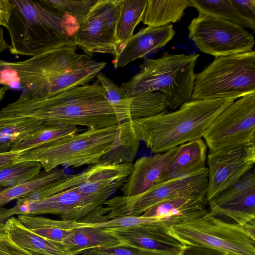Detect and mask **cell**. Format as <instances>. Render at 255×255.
<instances>
[{"instance_id": "cell-4", "label": "cell", "mask_w": 255, "mask_h": 255, "mask_svg": "<svg viewBox=\"0 0 255 255\" xmlns=\"http://www.w3.org/2000/svg\"><path fill=\"white\" fill-rule=\"evenodd\" d=\"M199 54H172L165 52L156 59H148L138 73L120 87L128 97L158 92L171 110L190 100L195 79L194 68Z\"/></svg>"}, {"instance_id": "cell-21", "label": "cell", "mask_w": 255, "mask_h": 255, "mask_svg": "<svg viewBox=\"0 0 255 255\" xmlns=\"http://www.w3.org/2000/svg\"><path fill=\"white\" fill-rule=\"evenodd\" d=\"M62 243L69 255H78L92 248L123 247L124 241L114 232L88 223L74 229Z\"/></svg>"}, {"instance_id": "cell-45", "label": "cell", "mask_w": 255, "mask_h": 255, "mask_svg": "<svg viewBox=\"0 0 255 255\" xmlns=\"http://www.w3.org/2000/svg\"><path fill=\"white\" fill-rule=\"evenodd\" d=\"M9 89V87L5 86L0 88V101L4 98L6 92Z\"/></svg>"}, {"instance_id": "cell-39", "label": "cell", "mask_w": 255, "mask_h": 255, "mask_svg": "<svg viewBox=\"0 0 255 255\" xmlns=\"http://www.w3.org/2000/svg\"><path fill=\"white\" fill-rule=\"evenodd\" d=\"M80 254L82 255H138L135 249L124 247L92 248L84 250Z\"/></svg>"}, {"instance_id": "cell-14", "label": "cell", "mask_w": 255, "mask_h": 255, "mask_svg": "<svg viewBox=\"0 0 255 255\" xmlns=\"http://www.w3.org/2000/svg\"><path fill=\"white\" fill-rule=\"evenodd\" d=\"M109 198L85 195L72 188L40 200H32L31 215L54 214L62 220L80 221L97 207L104 205Z\"/></svg>"}, {"instance_id": "cell-8", "label": "cell", "mask_w": 255, "mask_h": 255, "mask_svg": "<svg viewBox=\"0 0 255 255\" xmlns=\"http://www.w3.org/2000/svg\"><path fill=\"white\" fill-rule=\"evenodd\" d=\"M208 169L205 167L186 175L154 184L146 192L131 197L119 196L107 200L109 220L138 216L155 205L172 199L189 197L207 199Z\"/></svg>"}, {"instance_id": "cell-40", "label": "cell", "mask_w": 255, "mask_h": 255, "mask_svg": "<svg viewBox=\"0 0 255 255\" xmlns=\"http://www.w3.org/2000/svg\"><path fill=\"white\" fill-rule=\"evenodd\" d=\"M245 16L255 20V0H231Z\"/></svg>"}, {"instance_id": "cell-17", "label": "cell", "mask_w": 255, "mask_h": 255, "mask_svg": "<svg viewBox=\"0 0 255 255\" xmlns=\"http://www.w3.org/2000/svg\"><path fill=\"white\" fill-rule=\"evenodd\" d=\"M178 149L179 146L153 156H142L137 159L133 164L131 173L121 187L122 196H134L149 190Z\"/></svg>"}, {"instance_id": "cell-43", "label": "cell", "mask_w": 255, "mask_h": 255, "mask_svg": "<svg viewBox=\"0 0 255 255\" xmlns=\"http://www.w3.org/2000/svg\"><path fill=\"white\" fill-rule=\"evenodd\" d=\"M19 152L9 151L0 153V170L16 163Z\"/></svg>"}, {"instance_id": "cell-3", "label": "cell", "mask_w": 255, "mask_h": 255, "mask_svg": "<svg viewBox=\"0 0 255 255\" xmlns=\"http://www.w3.org/2000/svg\"><path fill=\"white\" fill-rule=\"evenodd\" d=\"M234 99L190 100L174 112L131 120L140 140L153 153H161L202 138L214 119Z\"/></svg>"}, {"instance_id": "cell-42", "label": "cell", "mask_w": 255, "mask_h": 255, "mask_svg": "<svg viewBox=\"0 0 255 255\" xmlns=\"http://www.w3.org/2000/svg\"><path fill=\"white\" fill-rule=\"evenodd\" d=\"M12 6L11 0H0V26L7 29Z\"/></svg>"}, {"instance_id": "cell-5", "label": "cell", "mask_w": 255, "mask_h": 255, "mask_svg": "<svg viewBox=\"0 0 255 255\" xmlns=\"http://www.w3.org/2000/svg\"><path fill=\"white\" fill-rule=\"evenodd\" d=\"M118 125L87 130L20 153L16 163L39 162L44 171L62 165L78 167L98 163L112 148L116 138Z\"/></svg>"}, {"instance_id": "cell-16", "label": "cell", "mask_w": 255, "mask_h": 255, "mask_svg": "<svg viewBox=\"0 0 255 255\" xmlns=\"http://www.w3.org/2000/svg\"><path fill=\"white\" fill-rule=\"evenodd\" d=\"M173 25L149 26L141 29L117 48L112 61L115 68L124 67L138 58L164 46L174 37Z\"/></svg>"}, {"instance_id": "cell-32", "label": "cell", "mask_w": 255, "mask_h": 255, "mask_svg": "<svg viewBox=\"0 0 255 255\" xmlns=\"http://www.w3.org/2000/svg\"><path fill=\"white\" fill-rule=\"evenodd\" d=\"M96 78L105 90L107 99L116 112L118 125L130 121V110L134 103V97H127L120 87L102 73H99Z\"/></svg>"}, {"instance_id": "cell-26", "label": "cell", "mask_w": 255, "mask_h": 255, "mask_svg": "<svg viewBox=\"0 0 255 255\" xmlns=\"http://www.w3.org/2000/svg\"><path fill=\"white\" fill-rule=\"evenodd\" d=\"M191 0H147L142 22L149 26L161 27L179 21Z\"/></svg>"}, {"instance_id": "cell-20", "label": "cell", "mask_w": 255, "mask_h": 255, "mask_svg": "<svg viewBox=\"0 0 255 255\" xmlns=\"http://www.w3.org/2000/svg\"><path fill=\"white\" fill-rule=\"evenodd\" d=\"M207 203L204 199L177 198L161 202L142 215L162 218L170 226L206 215Z\"/></svg>"}, {"instance_id": "cell-31", "label": "cell", "mask_w": 255, "mask_h": 255, "mask_svg": "<svg viewBox=\"0 0 255 255\" xmlns=\"http://www.w3.org/2000/svg\"><path fill=\"white\" fill-rule=\"evenodd\" d=\"M66 176L63 169L43 171L26 182L4 188L0 191V207L13 200L27 197L46 185Z\"/></svg>"}, {"instance_id": "cell-13", "label": "cell", "mask_w": 255, "mask_h": 255, "mask_svg": "<svg viewBox=\"0 0 255 255\" xmlns=\"http://www.w3.org/2000/svg\"><path fill=\"white\" fill-rule=\"evenodd\" d=\"M207 158L208 202L254 168L255 144L210 151Z\"/></svg>"}, {"instance_id": "cell-41", "label": "cell", "mask_w": 255, "mask_h": 255, "mask_svg": "<svg viewBox=\"0 0 255 255\" xmlns=\"http://www.w3.org/2000/svg\"><path fill=\"white\" fill-rule=\"evenodd\" d=\"M182 255H231L224 252L205 248L185 246Z\"/></svg>"}, {"instance_id": "cell-37", "label": "cell", "mask_w": 255, "mask_h": 255, "mask_svg": "<svg viewBox=\"0 0 255 255\" xmlns=\"http://www.w3.org/2000/svg\"><path fill=\"white\" fill-rule=\"evenodd\" d=\"M0 255H32L12 240L5 222H0Z\"/></svg>"}, {"instance_id": "cell-34", "label": "cell", "mask_w": 255, "mask_h": 255, "mask_svg": "<svg viewBox=\"0 0 255 255\" xmlns=\"http://www.w3.org/2000/svg\"><path fill=\"white\" fill-rule=\"evenodd\" d=\"M89 173V169H87L82 173L66 176L46 185L26 198L32 200H40L65 191L85 182Z\"/></svg>"}, {"instance_id": "cell-18", "label": "cell", "mask_w": 255, "mask_h": 255, "mask_svg": "<svg viewBox=\"0 0 255 255\" xmlns=\"http://www.w3.org/2000/svg\"><path fill=\"white\" fill-rule=\"evenodd\" d=\"M132 162L105 164L98 163L91 166L87 180L72 188L85 195H95L108 198L126 182L131 173Z\"/></svg>"}, {"instance_id": "cell-35", "label": "cell", "mask_w": 255, "mask_h": 255, "mask_svg": "<svg viewBox=\"0 0 255 255\" xmlns=\"http://www.w3.org/2000/svg\"><path fill=\"white\" fill-rule=\"evenodd\" d=\"M98 0H44L52 9L74 17L79 25Z\"/></svg>"}, {"instance_id": "cell-44", "label": "cell", "mask_w": 255, "mask_h": 255, "mask_svg": "<svg viewBox=\"0 0 255 255\" xmlns=\"http://www.w3.org/2000/svg\"><path fill=\"white\" fill-rule=\"evenodd\" d=\"M9 48V44L6 41L3 32V28L0 26V55Z\"/></svg>"}, {"instance_id": "cell-28", "label": "cell", "mask_w": 255, "mask_h": 255, "mask_svg": "<svg viewBox=\"0 0 255 255\" xmlns=\"http://www.w3.org/2000/svg\"><path fill=\"white\" fill-rule=\"evenodd\" d=\"M79 130L77 126L73 125L45 126L17 140L10 151L22 152L73 135Z\"/></svg>"}, {"instance_id": "cell-36", "label": "cell", "mask_w": 255, "mask_h": 255, "mask_svg": "<svg viewBox=\"0 0 255 255\" xmlns=\"http://www.w3.org/2000/svg\"><path fill=\"white\" fill-rule=\"evenodd\" d=\"M253 188H255V172L254 168L237 182L221 192L208 203L209 205L220 204Z\"/></svg>"}, {"instance_id": "cell-19", "label": "cell", "mask_w": 255, "mask_h": 255, "mask_svg": "<svg viewBox=\"0 0 255 255\" xmlns=\"http://www.w3.org/2000/svg\"><path fill=\"white\" fill-rule=\"evenodd\" d=\"M207 146L199 138L183 143L154 184L183 176L205 167Z\"/></svg>"}, {"instance_id": "cell-9", "label": "cell", "mask_w": 255, "mask_h": 255, "mask_svg": "<svg viewBox=\"0 0 255 255\" xmlns=\"http://www.w3.org/2000/svg\"><path fill=\"white\" fill-rule=\"evenodd\" d=\"M75 43L54 48L27 59L10 62L0 59V84L29 88L49 75L83 63L92 57L76 52Z\"/></svg>"}, {"instance_id": "cell-38", "label": "cell", "mask_w": 255, "mask_h": 255, "mask_svg": "<svg viewBox=\"0 0 255 255\" xmlns=\"http://www.w3.org/2000/svg\"><path fill=\"white\" fill-rule=\"evenodd\" d=\"M32 200L27 198L17 200L16 205L10 208L0 207V222L4 223L14 215L29 214Z\"/></svg>"}, {"instance_id": "cell-6", "label": "cell", "mask_w": 255, "mask_h": 255, "mask_svg": "<svg viewBox=\"0 0 255 255\" xmlns=\"http://www.w3.org/2000/svg\"><path fill=\"white\" fill-rule=\"evenodd\" d=\"M255 92V52L216 57L195 74L190 100L240 98Z\"/></svg>"}, {"instance_id": "cell-23", "label": "cell", "mask_w": 255, "mask_h": 255, "mask_svg": "<svg viewBox=\"0 0 255 255\" xmlns=\"http://www.w3.org/2000/svg\"><path fill=\"white\" fill-rule=\"evenodd\" d=\"M208 214L243 226L255 220V188L218 205H209Z\"/></svg>"}, {"instance_id": "cell-7", "label": "cell", "mask_w": 255, "mask_h": 255, "mask_svg": "<svg viewBox=\"0 0 255 255\" xmlns=\"http://www.w3.org/2000/svg\"><path fill=\"white\" fill-rule=\"evenodd\" d=\"M169 234L185 246L216 250L231 255H255V236L243 226L208 214L171 225Z\"/></svg>"}, {"instance_id": "cell-25", "label": "cell", "mask_w": 255, "mask_h": 255, "mask_svg": "<svg viewBox=\"0 0 255 255\" xmlns=\"http://www.w3.org/2000/svg\"><path fill=\"white\" fill-rule=\"evenodd\" d=\"M139 141L131 120L118 125L116 138L112 148L98 163L117 165L132 162L138 150Z\"/></svg>"}, {"instance_id": "cell-33", "label": "cell", "mask_w": 255, "mask_h": 255, "mask_svg": "<svg viewBox=\"0 0 255 255\" xmlns=\"http://www.w3.org/2000/svg\"><path fill=\"white\" fill-rule=\"evenodd\" d=\"M41 165L36 161L16 163L0 170V187L9 188L26 182L41 172Z\"/></svg>"}, {"instance_id": "cell-27", "label": "cell", "mask_w": 255, "mask_h": 255, "mask_svg": "<svg viewBox=\"0 0 255 255\" xmlns=\"http://www.w3.org/2000/svg\"><path fill=\"white\" fill-rule=\"evenodd\" d=\"M44 126L43 121L32 117H0V153L10 151L17 140Z\"/></svg>"}, {"instance_id": "cell-24", "label": "cell", "mask_w": 255, "mask_h": 255, "mask_svg": "<svg viewBox=\"0 0 255 255\" xmlns=\"http://www.w3.org/2000/svg\"><path fill=\"white\" fill-rule=\"evenodd\" d=\"M19 222L26 228L51 241L63 243L70 236L74 229L88 223L81 221L53 220L37 215H18Z\"/></svg>"}, {"instance_id": "cell-10", "label": "cell", "mask_w": 255, "mask_h": 255, "mask_svg": "<svg viewBox=\"0 0 255 255\" xmlns=\"http://www.w3.org/2000/svg\"><path fill=\"white\" fill-rule=\"evenodd\" d=\"M203 137L210 151L255 144V92L239 98L223 110Z\"/></svg>"}, {"instance_id": "cell-15", "label": "cell", "mask_w": 255, "mask_h": 255, "mask_svg": "<svg viewBox=\"0 0 255 255\" xmlns=\"http://www.w3.org/2000/svg\"><path fill=\"white\" fill-rule=\"evenodd\" d=\"M107 65L105 61L91 58L89 60L64 71L47 76L37 84L25 89L29 94L39 97H49L74 88L88 84Z\"/></svg>"}, {"instance_id": "cell-22", "label": "cell", "mask_w": 255, "mask_h": 255, "mask_svg": "<svg viewBox=\"0 0 255 255\" xmlns=\"http://www.w3.org/2000/svg\"><path fill=\"white\" fill-rule=\"evenodd\" d=\"M5 223L10 238L32 255H69L62 243L47 239L31 231L15 217Z\"/></svg>"}, {"instance_id": "cell-11", "label": "cell", "mask_w": 255, "mask_h": 255, "mask_svg": "<svg viewBox=\"0 0 255 255\" xmlns=\"http://www.w3.org/2000/svg\"><path fill=\"white\" fill-rule=\"evenodd\" d=\"M189 38L202 52L216 57L253 50V35L242 26L208 14H198L188 26Z\"/></svg>"}, {"instance_id": "cell-2", "label": "cell", "mask_w": 255, "mask_h": 255, "mask_svg": "<svg viewBox=\"0 0 255 255\" xmlns=\"http://www.w3.org/2000/svg\"><path fill=\"white\" fill-rule=\"evenodd\" d=\"M8 23L9 52L36 56L51 49L75 43L80 25L76 19L50 8L44 0H11Z\"/></svg>"}, {"instance_id": "cell-29", "label": "cell", "mask_w": 255, "mask_h": 255, "mask_svg": "<svg viewBox=\"0 0 255 255\" xmlns=\"http://www.w3.org/2000/svg\"><path fill=\"white\" fill-rule=\"evenodd\" d=\"M191 6L199 14H208L220 18L244 28L255 30V20L244 16L231 0H191Z\"/></svg>"}, {"instance_id": "cell-12", "label": "cell", "mask_w": 255, "mask_h": 255, "mask_svg": "<svg viewBox=\"0 0 255 255\" xmlns=\"http://www.w3.org/2000/svg\"><path fill=\"white\" fill-rule=\"evenodd\" d=\"M122 0H98L85 17L74 36L86 54L117 51L116 29Z\"/></svg>"}, {"instance_id": "cell-30", "label": "cell", "mask_w": 255, "mask_h": 255, "mask_svg": "<svg viewBox=\"0 0 255 255\" xmlns=\"http://www.w3.org/2000/svg\"><path fill=\"white\" fill-rule=\"evenodd\" d=\"M146 1L122 0L116 29L118 47L133 36L135 27L142 20Z\"/></svg>"}, {"instance_id": "cell-1", "label": "cell", "mask_w": 255, "mask_h": 255, "mask_svg": "<svg viewBox=\"0 0 255 255\" xmlns=\"http://www.w3.org/2000/svg\"><path fill=\"white\" fill-rule=\"evenodd\" d=\"M8 116L38 119L45 126L68 125L101 128L118 125L105 90L98 82L49 97L35 96L24 90L15 101L0 110V117Z\"/></svg>"}]
</instances>
